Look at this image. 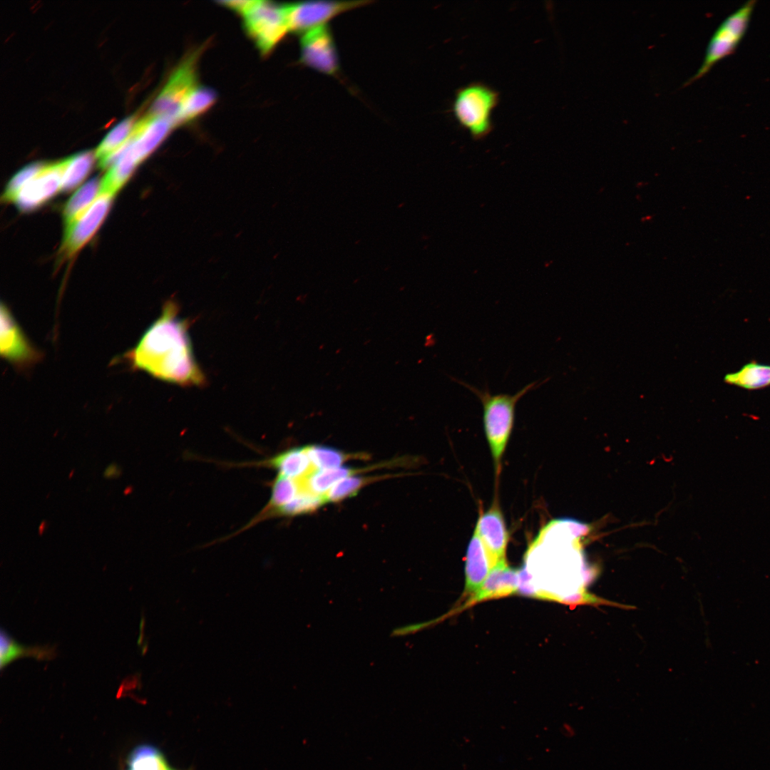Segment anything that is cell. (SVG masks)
Instances as JSON below:
<instances>
[{"instance_id": "12", "label": "cell", "mask_w": 770, "mask_h": 770, "mask_svg": "<svg viewBox=\"0 0 770 770\" xmlns=\"http://www.w3.org/2000/svg\"><path fill=\"white\" fill-rule=\"evenodd\" d=\"M173 127L170 120L151 115L137 121L133 128V140L120 159L135 170L160 144Z\"/></svg>"}, {"instance_id": "32", "label": "cell", "mask_w": 770, "mask_h": 770, "mask_svg": "<svg viewBox=\"0 0 770 770\" xmlns=\"http://www.w3.org/2000/svg\"><path fill=\"white\" fill-rule=\"evenodd\" d=\"M120 474L121 470L120 467L115 463H112L104 471L103 476L106 478L111 479L119 477Z\"/></svg>"}, {"instance_id": "27", "label": "cell", "mask_w": 770, "mask_h": 770, "mask_svg": "<svg viewBox=\"0 0 770 770\" xmlns=\"http://www.w3.org/2000/svg\"><path fill=\"white\" fill-rule=\"evenodd\" d=\"M305 447L310 462L315 469L340 467L351 457L340 450L327 446L309 445Z\"/></svg>"}, {"instance_id": "9", "label": "cell", "mask_w": 770, "mask_h": 770, "mask_svg": "<svg viewBox=\"0 0 770 770\" xmlns=\"http://www.w3.org/2000/svg\"><path fill=\"white\" fill-rule=\"evenodd\" d=\"M113 195L100 193L93 203L78 218L65 225L59 253L62 259L74 257L93 237L111 208Z\"/></svg>"}, {"instance_id": "7", "label": "cell", "mask_w": 770, "mask_h": 770, "mask_svg": "<svg viewBox=\"0 0 770 770\" xmlns=\"http://www.w3.org/2000/svg\"><path fill=\"white\" fill-rule=\"evenodd\" d=\"M200 49L183 58L153 102L149 115L174 120L189 93L197 85V65ZM175 127V126H174Z\"/></svg>"}, {"instance_id": "30", "label": "cell", "mask_w": 770, "mask_h": 770, "mask_svg": "<svg viewBox=\"0 0 770 770\" xmlns=\"http://www.w3.org/2000/svg\"><path fill=\"white\" fill-rule=\"evenodd\" d=\"M436 621H438V620H433V621H429V622H427L411 624V625H405V626H403V627H396V628L393 630V631L391 632V635L392 637L406 636L407 635L412 634V633H414L416 632H418V631L423 629L424 627H427L428 626L431 625V624H433L434 622H436Z\"/></svg>"}, {"instance_id": "19", "label": "cell", "mask_w": 770, "mask_h": 770, "mask_svg": "<svg viewBox=\"0 0 770 770\" xmlns=\"http://www.w3.org/2000/svg\"><path fill=\"white\" fill-rule=\"evenodd\" d=\"M355 469L340 466L327 469H312L297 481L299 491L305 490L318 495H325L340 480L354 475Z\"/></svg>"}, {"instance_id": "18", "label": "cell", "mask_w": 770, "mask_h": 770, "mask_svg": "<svg viewBox=\"0 0 770 770\" xmlns=\"http://www.w3.org/2000/svg\"><path fill=\"white\" fill-rule=\"evenodd\" d=\"M216 93L211 88L197 86L182 103L174 120V126L189 123L209 110L215 103Z\"/></svg>"}, {"instance_id": "10", "label": "cell", "mask_w": 770, "mask_h": 770, "mask_svg": "<svg viewBox=\"0 0 770 770\" xmlns=\"http://www.w3.org/2000/svg\"><path fill=\"white\" fill-rule=\"evenodd\" d=\"M300 61L321 73L335 76L339 70L337 47L327 25L311 30L301 36Z\"/></svg>"}, {"instance_id": "11", "label": "cell", "mask_w": 770, "mask_h": 770, "mask_svg": "<svg viewBox=\"0 0 770 770\" xmlns=\"http://www.w3.org/2000/svg\"><path fill=\"white\" fill-rule=\"evenodd\" d=\"M66 163L67 158L53 163H45L18 194L14 202L18 209L21 212L33 211L61 191Z\"/></svg>"}, {"instance_id": "2", "label": "cell", "mask_w": 770, "mask_h": 770, "mask_svg": "<svg viewBox=\"0 0 770 770\" xmlns=\"http://www.w3.org/2000/svg\"><path fill=\"white\" fill-rule=\"evenodd\" d=\"M178 313L177 304L167 302L161 315L125 356L133 367L159 379L181 386H200L205 378L194 357L189 321Z\"/></svg>"}, {"instance_id": "5", "label": "cell", "mask_w": 770, "mask_h": 770, "mask_svg": "<svg viewBox=\"0 0 770 770\" xmlns=\"http://www.w3.org/2000/svg\"><path fill=\"white\" fill-rule=\"evenodd\" d=\"M756 2L746 1L721 23L709 39L701 66L683 87L703 77L717 63L735 51L748 29Z\"/></svg>"}, {"instance_id": "15", "label": "cell", "mask_w": 770, "mask_h": 770, "mask_svg": "<svg viewBox=\"0 0 770 770\" xmlns=\"http://www.w3.org/2000/svg\"><path fill=\"white\" fill-rule=\"evenodd\" d=\"M519 570L510 568L506 560L495 565L479 590L468 598L464 607L486 600L514 594L518 590Z\"/></svg>"}, {"instance_id": "29", "label": "cell", "mask_w": 770, "mask_h": 770, "mask_svg": "<svg viewBox=\"0 0 770 770\" xmlns=\"http://www.w3.org/2000/svg\"><path fill=\"white\" fill-rule=\"evenodd\" d=\"M370 480V478L354 475L344 478L336 483L325 494L327 502H339L355 496Z\"/></svg>"}, {"instance_id": "25", "label": "cell", "mask_w": 770, "mask_h": 770, "mask_svg": "<svg viewBox=\"0 0 770 770\" xmlns=\"http://www.w3.org/2000/svg\"><path fill=\"white\" fill-rule=\"evenodd\" d=\"M127 762L129 770H171L160 750L149 744L134 748Z\"/></svg>"}, {"instance_id": "8", "label": "cell", "mask_w": 770, "mask_h": 770, "mask_svg": "<svg viewBox=\"0 0 770 770\" xmlns=\"http://www.w3.org/2000/svg\"><path fill=\"white\" fill-rule=\"evenodd\" d=\"M369 1H309L284 5L289 32L300 36Z\"/></svg>"}, {"instance_id": "6", "label": "cell", "mask_w": 770, "mask_h": 770, "mask_svg": "<svg viewBox=\"0 0 770 770\" xmlns=\"http://www.w3.org/2000/svg\"><path fill=\"white\" fill-rule=\"evenodd\" d=\"M245 29L262 54H267L289 32L284 7L258 1L243 16Z\"/></svg>"}, {"instance_id": "33", "label": "cell", "mask_w": 770, "mask_h": 770, "mask_svg": "<svg viewBox=\"0 0 770 770\" xmlns=\"http://www.w3.org/2000/svg\"><path fill=\"white\" fill-rule=\"evenodd\" d=\"M46 522L45 520L42 521V523H41V525L39 526V528H38L39 535H42L43 533L44 532V530H46Z\"/></svg>"}, {"instance_id": "13", "label": "cell", "mask_w": 770, "mask_h": 770, "mask_svg": "<svg viewBox=\"0 0 770 770\" xmlns=\"http://www.w3.org/2000/svg\"><path fill=\"white\" fill-rule=\"evenodd\" d=\"M1 354L17 366H28L40 359V353L29 342L3 303L1 305Z\"/></svg>"}, {"instance_id": "21", "label": "cell", "mask_w": 770, "mask_h": 770, "mask_svg": "<svg viewBox=\"0 0 770 770\" xmlns=\"http://www.w3.org/2000/svg\"><path fill=\"white\" fill-rule=\"evenodd\" d=\"M724 381L730 385L748 390H756L770 386V365L751 361L738 371L728 374Z\"/></svg>"}, {"instance_id": "26", "label": "cell", "mask_w": 770, "mask_h": 770, "mask_svg": "<svg viewBox=\"0 0 770 770\" xmlns=\"http://www.w3.org/2000/svg\"><path fill=\"white\" fill-rule=\"evenodd\" d=\"M325 495H318L308 491H299L288 503L279 508L274 516H294L308 513L327 503Z\"/></svg>"}, {"instance_id": "1", "label": "cell", "mask_w": 770, "mask_h": 770, "mask_svg": "<svg viewBox=\"0 0 770 770\" xmlns=\"http://www.w3.org/2000/svg\"><path fill=\"white\" fill-rule=\"evenodd\" d=\"M588 531L573 520L552 522L528 553L519 571L518 592L533 597L558 600L557 585L570 577L584 578L585 564L580 539Z\"/></svg>"}, {"instance_id": "14", "label": "cell", "mask_w": 770, "mask_h": 770, "mask_svg": "<svg viewBox=\"0 0 770 770\" xmlns=\"http://www.w3.org/2000/svg\"><path fill=\"white\" fill-rule=\"evenodd\" d=\"M475 530L494 565L506 560L508 533L498 501L479 515Z\"/></svg>"}, {"instance_id": "31", "label": "cell", "mask_w": 770, "mask_h": 770, "mask_svg": "<svg viewBox=\"0 0 770 770\" xmlns=\"http://www.w3.org/2000/svg\"><path fill=\"white\" fill-rule=\"evenodd\" d=\"M258 1H221V4L229 9L238 12L242 16L245 14L250 9H251Z\"/></svg>"}, {"instance_id": "4", "label": "cell", "mask_w": 770, "mask_h": 770, "mask_svg": "<svg viewBox=\"0 0 770 770\" xmlns=\"http://www.w3.org/2000/svg\"><path fill=\"white\" fill-rule=\"evenodd\" d=\"M499 100L496 90L483 82L473 81L456 91L451 111L459 125L474 140H481L493 128L491 115Z\"/></svg>"}, {"instance_id": "28", "label": "cell", "mask_w": 770, "mask_h": 770, "mask_svg": "<svg viewBox=\"0 0 770 770\" xmlns=\"http://www.w3.org/2000/svg\"><path fill=\"white\" fill-rule=\"evenodd\" d=\"M44 164L36 162L19 170L7 183L2 195V200L5 202H14L23 187L41 170Z\"/></svg>"}, {"instance_id": "20", "label": "cell", "mask_w": 770, "mask_h": 770, "mask_svg": "<svg viewBox=\"0 0 770 770\" xmlns=\"http://www.w3.org/2000/svg\"><path fill=\"white\" fill-rule=\"evenodd\" d=\"M55 650L48 646L26 647L16 642L3 629L1 630L0 663L3 669L11 661L21 657H34L38 659H51L55 657Z\"/></svg>"}, {"instance_id": "3", "label": "cell", "mask_w": 770, "mask_h": 770, "mask_svg": "<svg viewBox=\"0 0 770 770\" xmlns=\"http://www.w3.org/2000/svg\"><path fill=\"white\" fill-rule=\"evenodd\" d=\"M456 381L473 392L482 404L484 432L496 473L498 475L502 458L513 429L517 404L541 383L533 381L515 394H492L488 389H479L463 381Z\"/></svg>"}, {"instance_id": "22", "label": "cell", "mask_w": 770, "mask_h": 770, "mask_svg": "<svg viewBox=\"0 0 770 770\" xmlns=\"http://www.w3.org/2000/svg\"><path fill=\"white\" fill-rule=\"evenodd\" d=\"M101 180L94 178L78 188L66 203L63 210L65 225L80 217L100 194Z\"/></svg>"}, {"instance_id": "24", "label": "cell", "mask_w": 770, "mask_h": 770, "mask_svg": "<svg viewBox=\"0 0 770 770\" xmlns=\"http://www.w3.org/2000/svg\"><path fill=\"white\" fill-rule=\"evenodd\" d=\"M135 123V117L129 116L109 131L95 151V156L98 160V163L106 160L127 140Z\"/></svg>"}, {"instance_id": "23", "label": "cell", "mask_w": 770, "mask_h": 770, "mask_svg": "<svg viewBox=\"0 0 770 770\" xmlns=\"http://www.w3.org/2000/svg\"><path fill=\"white\" fill-rule=\"evenodd\" d=\"M95 158V153L90 150L68 158L61 191L69 192L78 187L90 173Z\"/></svg>"}, {"instance_id": "16", "label": "cell", "mask_w": 770, "mask_h": 770, "mask_svg": "<svg viewBox=\"0 0 770 770\" xmlns=\"http://www.w3.org/2000/svg\"><path fill=\"white\" fill-rule=\"evenodd\" d=\"M494 566L478 534L474 529L466 553L465 595H468L469 597L473 596L482 586Z\"/></svg>"}, {"instance_id": "17", "label": "cell", "mask_w": 770, "mask_h": 770, "mask_svg": "<svg viewBox=\"0 0 770 770\" xmlns=\"http://www.w3.org/2000/svg\"><path fill=\"white\" fill-rule=\"evenodd\" d=\"M262 463L274 468L277 475L292 479L304 478L314 469L305 446L284 451Z\"/></svg>"}, {"instance_id": "34", "label": "cell", "mask_w": 770, "mask_h": 770, "mask_svg": "<svg viewBox=\"0 0 770 770\" xmlns=\"http://www.w3.org/2000/svg\"><path fill=\"white\" fill-rule=\"evenodd\" d=\"M131 492H132L131 487L128 486L125 489L124 494L128 495V494L130 493Z\"/></svg>"}]
</instances>
